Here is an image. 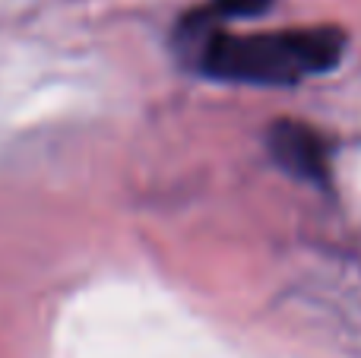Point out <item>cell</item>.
Wrapping results in <instances>:
<instances>
[{
	"mask_svg": "<svg viewBox=\"0 0 361 358\" xmlns=\"http://www.w3.org/2000/svg\"><path fill=\"white\" fill-rule=\"evenodd\" d=\"M197 67L212 80L250 82V86H292L307 76L330 73L345 54V35L336 25L282 29L235 35L206 29L193 35Z\"/></svg>",
	"mask_w": 361,
	"mask_h": 358,
	"instance_id": "obj_1",
	"label": "cell"
},
{
	"mask_svg": "<svg viewBox=\"0 0 361 358\" xmlns=\"http://www.w3.org/2000/svg\"><path fill=\"white\" fill-rule=\"evenodd\" d=\"M269 156L282 171L298 181L326 184L330 181V143L317 127L305 121H276L267 130Z\"/></svg>",
	"mask_w": 361,
	"mask_h": 358,
	"instance_id": "obj_2",
	"label": "cell"
},
{
	"mask_svg": "<svg viewBox=\"0 0 361 358\" xmlns=\"http://www.w3.org/2000/svg\"><path fill=\"white\" fill-rule=\"evenodd\" d=\"M216 10L222 16H235V19H254L273 6V0H212Z\"/></svg>",
	"mask_w": 361,
	"mask_h": 358,
	"instance_id": "obj_3",
	"label": "cell"
}]
</instances>
